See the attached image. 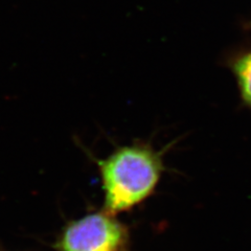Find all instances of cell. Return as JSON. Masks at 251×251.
I'll use <instances>...</instances> for the list:
<instances>
[{
    "instance_id": "6da1fadb",
    "label": "cell",
    "mask_w": 251,
    "mask_h": 251,
    "mask_svg": "<svg viewBox=\"0 0 251 251\" xmlns=\"http://www.w3.org/2000/svg\"><path fill=\"white\" fill-rule=\"evenodd\" d=\"M96 162L104 193L103 209L114 216L150 198L166 169L161 153L143 143L117 148Z\"/></svg>"
},
{
    "instance_id": "7a4b0ae2",
    "label": "cell",
    "mask_w": 251,
    "mask_h": 251,
    "mask_svg": "<svg viewBox=\"0 0 251 251\" xmlns=\"http://www.w3.org/2000/svg\"><path fill=\"white\" fill-rule=\"evenodd\" d=\"M128 227L101 209L72 220L53 244L56 251H130Z\"/></svg>"
},
{
    "instance_id": "3957f363",
    "label": "cell",
    "mask_w": 251,
    "mask_h": 251,
    "mask_svg": "<svg viewBox=\"0 0 251 251\" xmlns=\"http://www.w3.org/2000/svg\"><path fill=\"white\" fill-rule=\"evenodd\" d=\"M227 66L237 81L243 104L251 109V50L233 54Z\"/></svg>"
}]
</instances>
